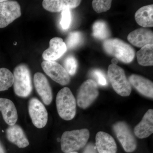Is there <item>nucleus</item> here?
Wrapping results in <instances>:
<instances>
[{
	"instance_id": "f257e3e1",
	"label": "nucleus",
	"mask_w": 153,
	"mask_h": 153,
	"mask_svg": "<svg viewBox=\"0 0 153 153\" xmlns=\"http://www.w3.org/2000/svg\"><path fill=\"white\" fill-rule=\"evenodd\" d=\"M103 47L107 53L126 63L132 62L135 55L132 47L118 38L105 40L103 43Z\"/></svg>"
},
{
	"instance_id": "f03ea898",
	"label": "nucleus",
	"mask_w": 153,
	"mask_h": 153,
	"mask_svg": "<svg viewBox=\"0 0 153 153\" xmlns=\"http://www.w3.org/2000/svg\"><path fill=\"white\" fill-rule=\"evenodd\" d=\"M89 137V131L86 128L65 131L60 139L61 150L64 153L79 150L85 146Z\"/></svg>"
},
{
	"instance_id": "7ed1b4c3",
	"label": "nucleus",
	"mask_w": 153,
	"mask_h": 153,
	"mask_svg": "<svg viewBox=\"0 0 153 153\" xmlns=\"http://www.w3.org/2000/svg\"><path fill=\"white\" fill-rule=\"evenodd\" d=\"M58 114L64 120L73 119L76 112V101L71 91L65 87L59 91L56 99Z\"/></svg>"
},
{
	"instance_id": "20e7f679",
	"label": "nucleus",
	"mask_w": 153,
	"mask_h": 153,
	"mask_svg": "<svg viewBox=\"0 0 153 153\" xmlns=\"http://www.w3.org/2000/svg\"><path fill=\"white\" fill-rule=\"evenodd\" d=\"M14 92L18 96L27 97L33 90L31 74L29 67L25 64H20L13 71Z\"/></svg>"
},
{
	"instance_id": "39448f33",
	"label": "nucleus",
	"mask_w": 153,
	"mask_h": 153,
	"mask_svg": "<svg viewBox=\"0 0 153 153\" xmlns=\"http://www.w3.org/2000/svg\"><path fill=\"white\" fill-rule=\"evenodd\" d=\"M108 75L113 88L117 94L122 97L130 95L131 85L122 68L117 65L111 64L108 66Z\"/></svg>"
},
{
	"instance_id": "423d86ee",
	"label": "nucleus",
	"mask_w": 153,
	"mask_h": 153,
	"mask_svg": "<svg viewBox=\"0 0 153 153\" xmlns=\"http://www.w3.org/2000/svg\"><path fill=\"white\" fill-rule=\"evenodd\" d=\"M99 91L97 83L92 79H88L80 85L77 93V105L85 109L90 106L97 98Z\"/></svg>"
},
{
	"instance_id": "0eeeda50",
	"label": "nucleus",
	"mask_w": 153,
	"mask_h": 153,
	"mask_svg": "<svg viewBox=\"0 0 153 153\" xmlns=\"http://www.w3.org/2000/svg\"><path fill=\"white\" fill-rule=\"evenodd\" d=\"M117 137L126 152H132L137 147V140L128 125L124 122L120 121L113 126Z\"/></svg>"
},
{
	"instance_id": "6e6552de",
	"label": "nucleus",
	"mask_w": 153,
	"mask_h": 153,
	"mask_svg": "<svg viewBox=\"0 0 153 153\" xmlns=\"http://www.w3.org/2000/svg\"><path fill=\"white\" fill-rule=\"evenodd\" d=\"M22 15L21 7L16 1L0 3V28L6 27Z\"/></svg>"
},
{
	"instance_id": "1a4fd4ad",
	"label": "nucleus",
	"mask_w": 153,
	"mask_h": 153,
	"mask_svg": "<svg viewBox=\"0 0 153 153\" xmlns=\"http://www.w3.org/2000/svg\"><path fill=\"white\" fill-rule=\"evenodd\" d=\"M41 66L45 73L55 82L62 85L70 82V75L63 66L55 61L44 60Z\"/></svg>"
},
{
	"instance_id": "9d476101",
	"label": "nucleus",
	"mask_w": 153,
	"mask_h": 153,
	"mask_svg": "<svg viewBox=\"0 0 153 153\" xmlns=\"http://www.w3.org/2000/svg\"><path fill=\"white\" fill-rule=\"evenodd\" d=\"M29 113L32 122L37 128H44L48 121V112L44 104L38 99L32 98L29 102Z\"/></svg>"
},
{
	"instance_id": "9b49d317",
	"label": "nucleus",
	"mask_w": 153,
	"mask_h": 153,
	"mask_svg": "<svg viewBox=\"0 0 153 153\" xmlns=\"http://www.w3.org/2000/svg\"><path fill=\"white\" fill-rule=\"evenodd\" d=\"M34 82L36 91L44 104L48 105L52 102V88L47 77L41 72L34 74Z\"/></svg>"
},
{
	"instance_id": "f8f14e48",
	"label": "nucleus",
	"mask_w": 153,
	"mask_h": 153,
	"mask_svg": "<svg viewBox=\"0 0 153 153\" xmlns=\"http://www.w3.org/2000/svg\"><path fill=\"white\" fill-rule=\"evenodd\" d=\"M66 44L63 39L55 37L49 41V47L42 54V57L47 61H55L63 56L67 51Z\"/></svg>"
},
{
	"instance_id": "ddd939ff",
	"label": "nucleus",
	"mask_w": 153,
	"mask_h": 153,
	"mask_svg": "<svg viewBox=\"0 0 153 153\" xmlns=\"http://www.w3.org/2000/svg\"><path fill=\"white\" fill-rule=\"evenodd\" d=\"M127 39L134 46L142 48L148 44H153V32L146 28H139L130 33Z\"/></svg>"
},
{
	"instance_id": "4468645a",
	"label": "nucleus",
	"mask_w": 153,
	"mask_h": 153,
	"mask_svg": "<svg viewBox=\"0 0 153 153\" xmlns=\"http://www.w3.org/2000/svg\"><path fill=\"white\" fill-rule=\"evenodd\" d=\"M95 147L99 153H116L117 146L114 139L106 132L99 131L96 135Z\"/></svg>"
},
{
	"instance_id": "2eb2a0df",
	"label": "nucleus",
	"mask_w": 153,
	"mask_h": 153,
	"mask_svg": "<svg viewBox=\"0 0 153 153\" xmlns=\"http://www.w3.org/2000/svg\"><path fill=\"white\" fill-rule=\"evenodd\" d=\"M131 85L140 93L146 97H153V83L149 79L137 74H132L129 77Z\"/></svg>"
},
{
	"instance_id": "dca6fc26",
	"label": "nucleus",
	"mask_w": 153,
	"mask_h": 153,
	"mask_svg": "<svg viewBox=\"0 0 153 153\" xmlns=\"http://www.w3.org/2000/svg\"><path fill=\"white\" fill-rule=\"evenodd\" d=\"M153 133V110L150 109L146 112L142 120L134 129V133L140 139L148 137Z\"/></svg>"
},
{
	"instance_id": "f3484780",
	"label": "nucleus",
	"mask_w": 153,
	"mask_h": 153,
	"mask_svg": "<svg viewBox=\"0 0 153 153\" xmlns=\"http://www.w3.org/2000/svg\"><path fill=\"white\" fill-rule=\"evenodd\" d=\"M7 137L9 141L19 148H25L29 145L24 131L18 125L10 126L6 130Z\"/></svg>"
},
{
	"instance_id": "a211bd4d",
	"label": "nucleus",
	"mask_w": 153,
	"mask_h": 153,
	"mask_svg": "<svg viewBox=\"0 0 153 153\" xmlns=\"http://www.w3.org/2000/svg\"><path fill=\"white\" fill-rule=\"evenodd\" d=\"M81 1L76 0H44L42 6L50 12H59L66 9L75 8L79 5Z\"/></svg>"
},
{
	"instance_id": "6ab92c4d",
	"label": "nucleus",
	"mask_w": 153,
	"mask_h": 153,
	"mask_svg": "<svg viewBox=\"0 0 153 153\" xmlns=\"http://www.w3.org/2000/svg\"><path fill=\"white\" fill-rule=\"evenodd\" d=\"M0 111L6 123L10 126L16 124L18 120V112L12 100L7 98H0Z\"/></svg>"
},
{
	"instance_id": "aec40b11",
	"label": "nucleus",
	"mask_w": 153,
	"mask_h": 153,
	"mask_svg": "<svg viewBox=\"0 0 153 153\" xmlns=\"http://www.w3.org/2000/svg\"><path fill=\"white\" fill-rule=\"evenodd\" d=\"M153 5L142 7L135 14L137 23L144 28L152 27L153 26Z\"/></svg>"
},
{
	"instance_id": "412c9836",
	"label": "nucleus",
	"mask_w": 153,
	"mask_h": 153,
	"mask_svg": "<svg viewBox=\"0 0 153 153\" xmlns=\"http://www.w3.org/2000/svg\"><path fill=\"white\" fill-rule=\"evenodd\" d=\"M138 63L143 66L153 65V44H149L141 48L137 53Z\"/></svg>"
},
{
	"instance_id": "4be33fe9",
	"label": "nucleus",
	"mask_w": 153,
	"mask_h": 153,
	"mask_svg": "<svg viewBox=\"0 0 153 153\" xmlns=\"http://www.w3.org/2000/svg\"><path fill=\"white\" fill-rule=\"evenodd\" d=\"M93 36L99 40H107L110 35L108 26L105 22L102 21H98L93 25Z\"/></svg>"
},
{
	"instance_id": "5701e85b",
	"label": "nucleus",
	"mask_w": 153,
	"mask_h": 153,
	"mask_svg": "<svg viewBox=\"0 0 153 153\" xmlns=\"http://www.w3.org/2000/svg\"><path fill=\"white\" fill-rule=\"evenodd\" d=\"M14 83L13 74L7 68H0V91L8 90Z\"/></svg>"
},
{
	"instance_id": "b1692460",
	"label": "nucleus",
	"mask_w": 153,
	"mask_h": 153,
	"mask_svg": "<svg viewBox=\"0 0 153 153\" xmlns=\"http://www.w3.org/2000/svg\"><path fill=\"white\" fill-rule=\"evenodd\" d=\"M82 41V36L81 33L78 31H74L68 34L65 44L67 48L72 49L80 45Z\"/></svg>"
},
{
	"instance_id": "393cba45",
	"label": "nucleus",
	"mask_w": 153,
	"mask_h": 153,
	"mask_svg": "<svg viewBox=\"0 0 153 153\" xmlns=\"http://www.w3.org/2000/svg\"><path fill=\"white\" fill-rule=\"evenodd\" d=\"M64 68L69 75H74L76 73L77 67L76 58L72 55H69L64 60Z\"/></svg>"
},
{
	"instance_id": "a878e982",
	"label": "nucleus",
	"mask_w": 153,
	"mask_h": 153,
	"mask_svg": "<svg viewBox=\"0 0 153 153\" xmlns=\"http://www.w3.org/2000/svg\"><path fill=\"white\" fill-rule=\"evenodd\" d=\"M111 1L94 0L92 1V7L97 13H103L109 10L111 7Z\"/></svg>"
},
{
	"instance_id": "bb28decb",
	"label": "nucleus",
	"mask_w": 153,
	"mask_h": 153,
	"mask_svg": "<svg viewBox=\"0 0 153 153\" xmlns=\"http://www.w3.org/2000/svg\"><path fill=\"white\" fill-rule=\"evenodd\" d=\"M71 14L70 9H66L62 11L60 25L64 30H66L70 27L71 23Z\"/></svg>"
},
{
	"instance_id": "cd10ccee",
	"label": "nucleus",
	"mask_w": 153,
	"mask_h": 153,
	"mask_svg": "<svg viewBox=\"0 0 153 153\" xmlns=\"http://www.w3.org/2000/svg\"><path fill=\"white\" fill-rule=\"evenodd\" d=\"M92 75L95 78L98 82V84L102 86H105L107 85V82L105 75L104 73L100 70L98 69H95L92 72Z\"/></svg>"
},
{
	"instance_id": "c85d7f7f",
	"label": "nucleus",
	"mask_w": 153,
	"mask_h": 153,
	"mask_svg": "<svg viewBox=\"0 0 153 153\" xmlns=\"http://www.w3.org/2000/svg\"><path fill=\"white\" fill-rule=\"evenodd\" d=\"M82 153H98L95 145L89 143L85 147Z\"/></svg>"
},
{
	"instance_id": "c756f323",
	"label": "nucleus",
	"mask_w": 153,
	"mask_h": 153,
	"mask_svg": "<svg viewBox=\"0 0 153 153\" xmlns=\"http://www.w3.org/2000/svg\"><path fill=\"white\" fill-rule=\"evenodd\" d=\"M0 153H6L5 149L0 141Z\"/></svg>"
},
{
	"instance_id": "7c9ffc66",
	"label": "nucleus",
	"mask_w": 153,
	"mask_h": 153,
	"mask_svg": "<svg viewBox=\"0 0 153 153\" xmlns=\"http://www.w3.org/2000/svg\"><path fill=\"white\" fill-rule=\"evenodd\" d=\"M117 60L116 58H113L112 60H111V63H112V64H114V65H117Z\"/></svg>"
},
{
	"instance_id": "2f4dec72",
	"label": "nucleus",
	"mask_w": 153,
	"mask_h": 153,
	"mask_svg": "<svg viewBox=\"0 0 153 153\" xmlns=\"http://www.w3.org/2000/svg\"><path fill=\"white\" fill-rule=\"evenodd\" d=\"M64 153H78L76 152H70Z\"/></svg>"
},
{
	"instance_id": "473e14b6",
	"label": "nucleus",
	"mask_w": 153,
	"mask_h": 153,
	"mask_svg": "<svg viewBox=\"0 0 153 153\" xmlns=\"http://www.w3.org/2000/svg\"><path fill=\"white\" fill-rule=\"evenodd\" d=\"M5 0H0V3L3 2L5 1Z\"/></svg>"
}]
</instances>
